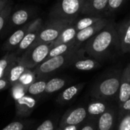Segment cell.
I'll return each instance as SVG.
<instances>
[{
  "mask_svg": "<svg viewBox=\"0 0 130 130\" xmlns=\"http://www.w3.org/2000/svg\"><path fill=\"white\" fill-rule=\"evenodd\" d=\"M114 45L118 48L117 24L110 21L104 28L87 41L83 44V48L85 54L100 61L108 55Z\"/></svg>",
  "mask_w": 130,
  "mask_h": 130,
  "instance_id": "obj_1",
  "label": "cell"
},
{
  "mask_svg": "<svg viewBox=\"0 0 130 130\" xmlns=\"http://www.w3.org/2000/svg\"><path fill=\"white\" fill-rule=\"evenodd\" d=\"M85 55V53L83 45L79 46L62 55L46 59L37 66L34 71L37 76V78H40L43 76L52 74L62 67L71 66L76 59L84 57Z\"/></svg>",
  "mask_w": 130,
  "mask_h": 130,
  "instance_id": "obj_2",
  "label": "cell"
},
{
  "mask_svg": "<svg viewBox=\"0 0 130 130\" xmlns=\"http://www.w3.org/2000/svg\"><path fill=\"white\" fill-rule=\"evenodd\" d=\"M122 71H115L98 82L91 90L94 100H113L118 97Z\"/></svg>",
  "mask_w": 130,
  "mask_h": 130,
  "instance_id": "obj_3",
  "label": "cell"
},
{
  "mask_svg": "<svg viewBox=\"0 0 130 130\" xmlns=\"http://www.w3.org/2000/svg\"><path fill=\"white\" fill-rule=\"evenodd\" d=\"M76 20L77 19H50V21L41 28L38 37L34 44L53 43L58 38L62 31L67 26L73 24Z\"/></svg>",
  "mask_w": 130,
  "mask_h": 130,
  "instance_id": "obj_4",
  "label": "cell"
},
{
  "mask_svg": "<svg viewBox=\"0 0 130 130\" xmlns=\"http://www.w3.org/2000/svg\"><path fill=\"white\" fill-rule=\"evenodd\" d=\"M52 48V43L34 44L24 51L21 57H18V63L23 65L27 69L30 70L35 68L47 58Z\"/></svg>",
  "mask_w": 130,
  "mask_h": 130,
  "instance_id": "obj_5",
  "label": "cell"
},
{
  "mask_svg": "<svg viewBox=\"0 0 130 130\" xmlns=\"http://www.w3.org/2000/svg\"><path fill=\"white\" fill-rule=\"evenodd\" d=\"M85 0H59L50 12V19H78Z\"/></svg>",
  "mask_w": 130,
  "mask_h": 130,
  "instance_id": "obj_6",
  "label": "cell"
},
{
  "mask_svg": "<svg viewBox=\"0 0 130 130\" xmlns=\"http://www.w3.org/2000/svg\"><path fill=\"white\" fill-rule=\"evenodd\" d=\"M42 27H43V21L41 18H37L32 22L29 23L27 31L25 36L24 37L23 40L17 48L16 52H14L16 55H18L21 52L26 51L29 48H30L34 44V43L35 42V41L38 37L39 32Z\"/></svg>",
  "mask_w": 130,
  "mask_h": 130,
  "instance_id": "obj_7",
  "label": "cell"
},
{
  "mask_svg": "<svg viewBox=\"0 0 130 130\" xmlns=\"http://www.w3.org/2000/svg\"><path fill=\"white\" fill-rule=\"evenodd\" d=\"M88 117V116L86 107H78L75 108H72L66 112L65 114L62 116L59 127L62 128L67 126L81 125L85 121Z\"/></svg>",
  "mask_w": 130,
  "mask_h": 130,
  "instance_id": "obj_8",
  "label": "cell"
},
{
  "mask_svg": "<svg viewBox=\"0 0 130 130\" xmlns=\"http://www.w3.org/2000/svg\"><path fill=\"white\" fill-rule=\"evenodd\" d=\"M16 116L18 117H27L29 116L38 103L37 97L26 94L24 97L14 100Z\"/></svg>",
  "mask_w": 130,
  "mask_h": 130,
  "instance_id": "obj_9",
  "label": "cell"
},
{
  "mask_svg": "<svg viewBox=\"0 0 130 130\" xmlns=\"http://www.w3.org/2000/svg\"><path fill=\"white\" fill-rule=\"evenodd\" d=\"M110 21L109 19L106 18H103L102 19H101L99 21L94 24L93 25L88 27L80 31H78L75 39V44L81 46L83 45L87 41H88L90 38H91L96 34L101 31L103 28H104L110 23Z\"/></svg>",
  "mask_w": 130,
  "mask_h": 130,
  "instance_id": "obj_10",
  "label": "cell"
},
{
  "mask_svg": "<svg viewBox=\"0 0 130 130\" xmlns=\"http://www.w3.org/2000/svg\"><path fill=\"white\" fill-rule=\"evenodd\" d=\"M109 0H85L81 14L87 16L105 18Z\"/></svg>",
  "mask_w": 130,
  "mask_h": 130,
  "instance_id": "obj_11",
  "label": "cell"
},
{
  "mask_svg": "<svg viewBox=\"0 0 130 130\" xmlns=\"http://www.w3.org/2000/svg\"><path fill=\"white\" fill-rule=\"evenodd\" d=\"M118 48L122 53H129L130 50V20L127 19L117 25Z\"/></svg>",
  "mask_w": 130,
  "mask_h": 130,
  "instance_id": "obj_12",
  "label": "cell"
},
{
  "mask_svg": "<svg viewBox=\"0 0 130 130\" xmlns=\"http://www.w3.org/2000/svg\"><path fill=\"white\" fill-rule=\"evenodd\" d=\"M118 110L111 106L110 108L98 118L97 130H114L117 123Z\"/></svg>",
  "mask_w": 130,
  "mask_h": 130,
  "instance_id": "obj_13",
  "label": "cell"
},
{
  "mask_svg": "<svg viewBox=\"0 0 130 130\" xmlns=\"http://www.w3.org/2000/svg\"><path fill=\"white\" fill-rule=\"evenodd\" d=\"M130 98V63L123 70L117 100L120 106Z\"/></svg>",
  "mask_w": 130,
  "mask_h": 130,
  "instance_id": "obj_14",
  "label": "cell"
},
{
  "mask_svg": "<svg viewBox=\"0 0 130 130\" xmlns=\"http://www.w3.org/2000/svg\"><path fill=\"white\" fill-rule=\"evenodd\" d=\"M85 83H78L68 87L63 90L58 96L56 102L60 105H65L74 100L81 90L84 88Z\"/></svg>",
  "mask_w": 130,
  "mask_h": 130,
  "instance_id": "obj_15",
  "label": "cell"
},
{
  "mask_svg": "<svg viewBox=\"0 0 130 130\" xmlns=\"http://www.w3.org/2000/svg\"><path fill=\"white\" fill-rule=\"evenodd\" d=\"M28 26H29V23L24 25L23 27L15 31L4 43L2 49L4 51H11L14 48H18L20 43L21 42V41L23 40L24 37L25 36L28 29Z\"/></svg>",
  "mask_w": 130,
  "mask_h": 130,
  "instance_id": "obj_16",
  "label": "cell"
},
{
  "mask_svg": "<svg viewBox=\"0 0 130 130\" xmlns=\"http://www.w3.org/2000/svg\"><path fill=\"white\" fill-rule=\"evenodd\" d=\"M110 107L111 104L109 103V101L94 100L86 107L88 116L89 117L99 118L101 115L106 113L110 108Z\"/></svg>",
  "mask_w": 130,
  "mask_h": 130,
  "instance_id": "obj_17",
  "label": "cell"
},
{
  "mask_svg": "<svg viewBox=\"0 0 130 130\" xmlns=\"http://www.w3.org/2000/svg\"><path fill=\"white\" fill-rule=\"evenodd\" d=\"M74 69L78 70H82V71H89V70H93L99 68L101 67V64L100 61L91 58V57H88L86 58L85 56L79 57L76 59L72 64L71 65Z\"/></svg>",
  "mask_w": 130,
  "mask_h": 130,
  "instance_id": "obj_18",
  "label": "cell"
},
{
  "mask_svg": "<svg viewBox=\"0 0 130 130\" xmlns=\"http://www.w3.org/2000/svg\"><path fill=\"white\" fill-rule=\"evenodd\" d=\"M18 57L15 53H8L0 59V80L8 78L11 68L18 61Z\"/></svg>",
  "mask_w": 130,
  "mask_h": 130,
  "instance_id": "obj_19",
  "label": "cell"
},
{
  "mask_svg": "<svg viewBox=\"0 0 130 130\" xmlns=\"http://www.w3.org/2000/svg\"><path fill=\"white\" fill-rule=\"evenodd\" d=\"M74 24L75 22L73 24L69 25L62 31V33L58 37V38L52 43L53 48L59 44H67V43H70L75 41L78 31L76 30Z\"/></svg>",
  "mask_w": 130,
  "mask_h": 130,
  "instance_id": "obj_20",
  "label": "cell"
},
{
  "mask_svg": "<svg viewBox=\"0 0 130 130\" xmlns=\"http://www.w3.org/2000/svg\"><path fill=\"white\" fill-rule=\"evenodd\" d=\"M79 46H81V45L76 44L75 41H72V42H70V43L62 44L55 46L50 50L46 59L54 57H57V56H59V55H62V54H66V53H67V52L72 51V49H74V48H75L77 47H79Z\"/></svg>",
  "mask_w": 130,
  "mask_h": 130,
  "instance_id": "obj_21",
  "label": "cell"
},
{
  "mask_svg": "<svg viewBox=\"0 0 130 130\" xmlns=\"http://www.w3.org/2000/svg\"><path fill=\"white\" fill-rule=\"evenodd\" d=\"M67 82L68 80L65 78H60V77L52 78L50 80H48L46 83L45 93L47 94H52L53 93H56L60 90L61 89H62L66 85Z\"/></svg>",
  "mask_w": 130,
  "mask_h": 130,
  "instance_id": "obj_22",
  "label": "cell"
},
{
  "mask_svg": "<svg viewBox=\"0 0 130 130\" xmlns=\"http://www.w3.org/2000/svg\"><path fill=\"white\" fill-rule=\"evenodd\" d=\"M29 18V12L25 9H19L10 16V22L14 26L26 25Z\"/></svg>",
  "mask_w": 130,
  "mask_h": 130,
  "instance_id": "obj_23",
  "label": "cell"
},
{
  "mask_svg": "<svg viewBox=\"0 0 130 130\" xmlns=\"http://www.w3.org/2000/svg\"><path fill=\"white\" fill-rule=\"evenodd\" d=\"M47 81L45 79H40L31 84L27 89V94L34 97H37L45 93Z\"/></svg>",
  "mask_w": 130,
  "mask_h": 130,
  "instance_id": "obj_24",
  "label": "cell"
},
{
  "mask_svg": "<svg viewBox=\"0 0 130 130\" xmlns=\"http://www.w3.org/2000/svg\"><path fill=\"white\" fill-rule=\"evenodd\" d=\"M26 69L27 68L25 67L20 64L17 61V63L11 68L8 76V80L11 86L18 82L20 77H21L23 73L26 70Z\"/></svg>",
  "mask_w": 130,
  "mask_h": 130,
  "instance_id": "obj_25",
  "label": "cell"
},
{
  "mask_svg": "<svg viewBox=\"0 0 130 130\" xmlns=\"http://www.w3.org/2000/svg\"><path fill=\"white\" fill-rule=\"evenodd\" d=\"M103 18H99V17H93V16H86L84 18H80L79 20H76L75 22V27L78 31H80L88 27H90L93 25L94 24L97 23L101 19Z\"/></svg>",
  "mask_w": 130,
  "mask_h": 130,
  "instance_id": "obj_26",
  "label": "cell"
},
{
  "mask_svg": "<svg viewBox=\"0 0 130 130\" xmlns=\"http://www.w3.org/2000/svg\"><path fill=\"white\" fill-rule=\"evenodd\" d=\"M27 89L28 87H25L19 82L11 85V97L14 99V100H16L27 94Z\"/></svg>",
  "mask_w": 130,
  "mask_h": 130,
  "instance_id": "obj_27",
  "label": "cell"
},
{
  "mask_svg": "<svg viewBox=\"0 0 130 130\" xmlns=\"http://www.w3.org/2000/svg\"><path fill=\"white\" fill-rule=\"evenodd\" d=\"M37 80V76L34 71L30 70V69H26V70L23 73L21 77H20L18 82L25 87H28L31 84Z\"/></svg>",
  "mask_w": 130,
  "mask_h": 130,
  "instance_id": "obj_28",
  "label": "cell"
},
{
  "mask_svg": "<svg viewBox=\"0 0 130 130\" xmlns=\"http://www.w3.org/2000/svg\"><path fill=\"white\" fill-rule=\"evenodd\" d=\"M126 0H109L105 16H110L117 11L125 3Z\"/></svg>",
  "mask_w": 130,
  "mask_h": 130,
  "instance_id": "obj_29",
  "label": "cell"
},
{
  "mask_svg": "<svg viewBox=\"0 0 130 130\" xmlns=\"http://www.w3.org/2000/svg\"><path fill=\"white\" fill-rule=\"evenodd\" d=\"M11 12V6L8 3L0 11V32L4 28L8 19L10 18Z\"/></svg>",
  "mask_w": 130,
  "mask_h": 130,
  "instance_id": "obj_30",
  "label": "cell"
},
{
  "mask_svg": "<svg viewBox=\"0 0 130 130\" xmlns=\"http://www.w3.org/2000/svg\"><path fill=\"white\" fill-rule=\"evenodd\" d=\"M114 130H130V113L117 118V123Z\"/></svg>",
  "mask_w": 130,
  "mask_h": 130,
  "instance_id": "obj_31",
  "label": "cell"
},
{
  "mask_svg": "<svg viewBox=\"0 0 130 130\" xmlns=\"http://www.w3.org/2000/svg\"><path fill=\"white\" fill-rule=\"evenodd\" d=\"M98 118L88 117L84 123H82L79 130H97Z\"/></svg>",
  "mask_w": 130,
  "mask_h": 130,
  "instance_id": "obj_32",
  "label": "cell"
},
{
  "mask_svg": "<svg viewBox=\"0 0 130 130\" xmlns=\"http://www.w3.org/2000/svg\"><path fill=\"white\" fill-rule=\"evenodd\" d=\"M128 113H130V98L120 106H118L117 118H120Z\"/></svg>",
  "mask_w": 130,
  "mask_h": 130,
  "instance_id": "obj_33",
  "label": "cell"
},
{
  "mask_svg": "<svg viewBox=\"0 0 130 130\" xmlns=\"http://www.w3.org/2000/svg\"><path fill=\"white\" fill-rule=\"evenodd\" d=\"M25 126V123L21 121H14L10 123L2 130H24Z\"/></svg>",
  "mask_w": 130,
  "mask_h": 130,
  "instance_id": "obj_34",
  "label": "cell"
},
{
  "mask_svg": "<svg viewBox=\"0 0 130 130\" xmlns=\"http://www.w3.org/2000/svg\"><path fill=\"white\" fill-rule=\"evenodd\" d=\"M55 123L51 120H46L43 121L36 130H56Z\"/></svg>",
  "mask_w": 130,
  "mask_h": 130,
  "instance_id": "obj_35",
  "label": "cell"
},
{
  "mask_svg": "<svg viewBox=\"0 0 130 130\" xmlns=\"http://www.w3.org/2000/svg\"><path fill=\"white\" fill-rule=\"evenodd\" d=\"M9 86H11V84H10L8 78H2L0 80V90L6 89Z\"/></svg>",
  "mask_w": 130,
  "mask_h": 130,
  "instance_id": "obj_36",
  "label": "cell"
},
{
  "mask_svg": "<svg viewBox=\"0 0 130 130\" xmlns=\"http://www.w3.org/2000/svg\"><path fill=\"white\" fill-rule=\"evenodd\" d=\"M81 125H78V126H65V127H62V128L58 127L56 130H79Z\"/></svg>",
  "mask_w": 130,
  "mask_h": 130,
  "instance_id": "obj_37",
  "label": "cell"
},
{
  "mask_svg": "<svg viewBox=\"0 0 130 130\" xmlns=\"http://www.w3.org/2000/svg\"><path fill=\"white\" fill-rule=\"evenodd\" d=\"M7 4H8V0H0V11H1Z\"/></svg>",
  "mask_w": 130,
  "mask_h": 130,
  "instance_id": "obj_38",
  "label": "cell"
},
{
  "mask_svg": "<svg viewBox=\"0 0 130 130\" xmlns=\"http://www.w3.org/2000/svg\"><path fill=\"white\" fill-rule=\"evenodd\" d=\"M129 53H130V50H129Z\"/></svg>",
  "mask_w": 130,
  "mask_h": 130,
  "instance_id": "obj_39",
  "label": "cell"
},
{
  "mask_svg": "<svg viewBox=\"0 0 130 130\" xmlns=\"http://www.w3.org/2000/svg\"><path fill=\"white\" fill-rule=\"evenodd\" d=\"M129 20H130V18H129Z\"/></svg>",
  "mask_w": 130,
  "mask_h": 130,
  "instance_id": "obj_40",
  "label": "cell"
}]
</instances>
